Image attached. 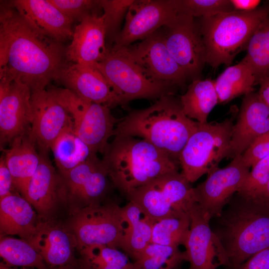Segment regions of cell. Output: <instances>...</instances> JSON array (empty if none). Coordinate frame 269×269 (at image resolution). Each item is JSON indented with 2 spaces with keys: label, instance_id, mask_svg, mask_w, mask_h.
<instances>
[{
  "label": "cell",
  "instance_id": "6da1fadb",
  "mask_svg": "<svg viewBox=\"0 0 269 269\" xmlns=\"http://www.w3.org/2000/svg\"><path fill=\"white\" fill-rule=\"evenodd\" d=\"M66 48L39 33L9 2L0 5V75L20 80L31 92L45 89L68 62Z\"/></svg>",
  "mask_w": 269,
  "mask_h": 269
},
{
  "label": "cell",
  "instance_id": "7a4b0ae2",
  "mask_svg": "<svg viewBox=\"0 0 269 269\" xmlns=\"http://www.w3.org/2000/svg\"><path fill=\"white\" fill-rule=\"evenodd\" d=\"M199 124L185 115L180 99L171 94L147 108L130 111L116 125L114 136L142 138L179 163L182 149Z\"/></svg>",
  "mask_w": 269,
  "mask_h": 269
},
{
  "label": "cell",
  "instance_id": "3957f363",
  "mask_svg": "<svg viewBox=\"0 0 269 269\" xmlns=\"http://www.w3.org/2000/svg\"><path fill=\"white\" fill-rule=\"evenodd\" d=\"M211 228L237 269L256 253L269 248V206L236 193Z\"/></svg>",
  "mask_w": 269,
  "mask_h": 269
},
{
  "label": "cell",
  "instance_id": "277c9868",
  "mask_svg": "<svg viewBox=\"0 0 269 269\" xmlns=\"http://www.w3.org/2000/svg\"><path fill=\"white\" fill-rule=\"evenodd\" d=\"M102 158L115 187L126 196L166 174L178 171L179 163L144 139L116 135Z\"/></svg>",
  "mask_w": 269,
  "mask_h": 269
},
{
  "label": "cell",
  "instance_id": "5b68a950",
  "mask_svg": "<svg viewBox=\"0 0 269 269\" xmlns=\"http://www.w3.org/2000/svg\"><path fill=\"white\" fill-rule=\"evenodd\" d=\"M269 15V3L251 11L234 10L197 22L206 51V63L214 68L230 66L236 55L246 50L261 22Z\"/></svg>",
  "mask_w": 269,
  "mask_h": 269
},
{
  "label": "cell",
  "instance_id": "8992f818",
  "mask_svg": "<svg viewBox=\"0 0 269 269\" xmlns=\"http://www.w3.org/2000/svg\"><path fill=\"white\" fill-rule=\"evenodd\" d=\"M126 197L153 223L166 218L190 216L197 203L193 187L179 171L161 176Z\"/></svg>",
  "mask_w": 269,
  "mask_h": 269
},
{
  "label": "cell",
  "instance_id": "52a82bcc",
  "mask_svg": "<svg viewBox=\"0 0 269 269\" xmlns=\"http://www.w3.org/2000/svg\"><path fill=\"white\" fill-rule=\"evenodd\" d=\"M234 124L232 117L199 124L179 157L181 173L190 183L218 168L221 161L229 157Z\"/></svg>",
  "mask_w": 269,
  "mask_h": 269
},
{
  "label": "cell",
  "instance_id": "ba28073f",
  "mask_svg": "<svg viewBox=\"0 0 269 269\" xmlns=\"http://www.w3.org/2000/svg\"><path fill=\"white\" fill-rule=\"evenodd\" d=\"M96 68L109 82L121 103L126 107L137 99H159L172 94L175 85L154 80L130 57L123 48H108Z\"/></svg>",
  "mask_w": 269,
  "mask_h": 269
},
{
  "label": "cell",
  "instance_id": "9c48e42d",
  "mask_svg": "<svg viewBox=\"0 0 269 269\" xmlns=\"http://www.w3.org/2000/svg\"><path fill=\"white\" fill-rule=\"evenodd\" d=\"M52 89L69 113L75 134L94 153L103 155L122 118H115L108 107L85 100L67 89Z\"/></svg>",
  "mask_w": 269,
  "mask_h": 269
},
{
  "label": "cell",
  "instance_id": "30bf717a",
  "mask_svg": "<svg viewBox=\"0 0 269 269\" xmlns=\"http://www.w3.org/2000/svg\"><path fill=\"white\" fill-rule=\"evenodd\" d=\"M125 227L122 207L115 202L81 209L74 213L69 225L79 251L96 245L121 249Z\"/></svg>",
  "mask_w": 269,
  "mask_h": 269
},
{
  "label": "cell",
  "instance_id": "8fae6325",
  "mask_svg": "<svg viewBox=\"0 0 269 269\" xmlns=\"http://www.w3.org/2000/svg\"><path fill=\"white\" fill-rule=\"evenodd\" d=\"M162 31L170 54L192 80L199 79L206 63V51L198 24L194 17L178 14Z\"/></svg>",
  "mask_w": 269,
  "mask_h": 269
},
{
  "label": "cell",
  "instance_id": "7c38bea8",
  "mask_svg": "<svg viewBox=\"0 0 269 269\" xmlns=\"http://www.w3.org/2000/svg\"><path fill=\"white\" fill-rule=\"evenodd\" d=\"M61 175L64 184L65 201L75 206L74 213L88 206L104 203L111 187L115 188L104 162L97 154Z\"/></svg>",
  "mask_w": 269,
  "mask_h": 269
},
{
  "label": "cell",
  "instance_id": "4fadbf2b",
  "mask_svg": "<svg viewBox=\"0 0 269 269\" xmlns=\"http://www.w3.org/2000/svg\"><path fill=\"white\" fill-rule=\"evenodd\" d=\"M177 14L175 0H134L127 11L122 30L110 48L118 49L143 40Z\"/></svg>",
  "mask_w": 269,
  "mask_h": 269
},
{
  "label": "cell",
  "instance_id": "5bb4252c",
  "mask_svg": "<svg viewBox=\"0 0 269 269\" xmlns=\"http://www.w3.org/2000/svg\"><path fill=\"white\" fill-rule=\"evenodd\" d=\"M250 169L244 163L242 154L238 155L226 167L212 171L205 180L193 187L197 203L210 219L221 215L239 191Z\"/></svg>",
  "mask_w": 269,
  "mask_h": 269
},
{
  "label": "cell",
  "instance_id": "9a60e30c",
  "mask_svg": "<svg viewBox=\"0 0 269 269\" xmlns=\"http://www.w3.org/2000/svg\"><path fill=\"white\" fill-rule=\"evenodd\" d=\"M31 90L20 80L0 75V149L31 126Z\"/></svg>",
  "mask_w": 269,
  "mask_h": 269
},
{
  "label": "cell",
  "instance_id": "2e32d148",
  "mask_svg": "<svg viewBox=\"0 0 269 269\" xmlns=\"http://www.w3.org/2000/svg\"><path fill=\"white\" fill-rule=\"evenodd\" d=\"M189 232L183 246L188 269H217L230 267L227 253L210 225L211 219L197 203L191 213Z\"/></svg>",
  "mask_w": 269,
  "mask_h": 269
},
{
  "label": "cell",
  "instance_id": "e0dca14e",
  "mask_svg": "<svg viewBox=\"0 0 269 269\" xmlns=\"http://www.w3.org/2000/svg\"><path fill=\"white\" fill-rule=\"evenodd\" d=\"M30 133L40 152L46 153L58 136L73 127L72 118L52 88L31 92Z\"/></svg>",
  "mask_w": 269,
  "mask_h": 269
},
{
  "label": "cell",
  "instance_id": "ac0fdd59",
  "mask_svg": "<svg viewBox=\"0 0 269 269\" xmlns=\"http://www.w3.org/2000/svg\"><path fill=\"white\" fill-rule=\"evenodd\" d=\"M122 48L151 78L175 86L184 85L187 77L169 52L162 32L157 30L140 42Z\"/></svg>",
  "mask_w": 269,
  "mask_h": 269
},
{
  "label": "cell",
  "instance_id": "d6986e66",
  "mask_svg": "<svg viewBox=\"0 0 269 269\" xmlns=\"http://www.w3.org/2000/svg\"><path fill=\"white\" fill-rule=\"evenodd\" d=\"M55 81L88 101L110 108L121 106L113 88L96 67L68 62Z\"/></svg>",
  "mask_w": 269,
  "mask_h": 269
},
{
  "label": "cell",
  "instance_id": "ffe728a7",
  "mask_svg": "<svg viewBox=\"0 0 269 269\" xmlns=\"http://www.w3.org/2000/svg\"><path fill=\"white\" fill-rule=\"evenodd\" d=\"M104 18L98 12L85 16L75 27L69 45L66 48L68 62L96 67L108 51Z\"/></svg>",
  "mask_w": 269,
  "mask_h": 269
},
{
  "label": "cell",
  "instance_id": "44dd1931",
  "mask_svg": "<svg viewBox=\"0 0 269 269\" xmlns=\"http://www.w3.org/2000/svg\"><path fill=\"white\" fill-rule=\"evenodd\" d=\"M269 132V107L254 91L243 98L234 124L229 157L242 154L258 137Z\"/></svg>",
  "mask_w": 269,
  "mask_h": 269
},
{
  "label": "cell",
  "instance_id": "7402d4cb",
  "mask_svg": "<svg viewBox=\"0 0 269 269\" xmlns=\"http://www.w3.org/2000/svg\"><path fill=\"white\" fill-rule=\"evenodd\" d=\"M40 160L23 196L41 217H50L58 203L65 201L62 177L55 170L46 153L40 152Z\"/></svg>",
  "mask_w": 269,
  "mask_h": 269
},
{
  "label": "cell",
  "instance_id": "603a6c76",
  "mask_svg": "<svg viewBox=\"0 0 269 269\" xmlns=\"http://www.w3.org/2000/svg\"><path fill=\"white\" fill-rule=\"evenodd\" d=\"M9 2L39 33L61 43L72 37L73 21L49 0H14Z\"/></svg>",
  "mask_w": 269,
  "mask_h": 269
},
{
  "label": "cell",
  "instance_id": "cb8c5ba5",
  "mask_svg": "<svg viewBox=\"0 0 269 269\" xmlns=\"http://www.w3.org/2000/svg\"><path fill=\"white\" fill-rule=\"evenodd\" d=\"M28 242L42 256L50 269L79 263L74 256L77 242L70 230L41 222L35 235Z\"/></svg>",
  "mask_w": 269,
  "mask_h": 269
},
{
  "label": "cell",
  "instance_id": "d4e9b609",
  "mask_svg": "<svg viewBox=\"0 0 269 269\" xmlns=\"http://www.w3.org/2000/svg\"><path fill=\"white\" fill-rule=\"evenodd\" d=\"M36 141L30 128L15 137L8 149H3L6 165L11 173L15 189L23 197L28 183L40 162Z\"/></svg>",
  "mask_w": 269,
  "mask_h": 269
},
{
  "label": "cell",
  "instance_id": "484cf974",
  "mask_svg": "<svg viewBox=\"0 0 269 269\" xmlns=\"http://www.w3.org/2000/svg\"><path fill=\"white\" fill-rule=\"evenodd\" d=\"M41 223L32 206L22 196L13 194L0 200L1 236L16 235L29 242Z\"/></svg>",
  "mask_w": 269,
  "mask_h": 269
},
{
  "label": "cell",
  "instance_id": "4316f807",
  "mask_svg": "<svg viewBox=\"0 0 269 269\" xmlns=\"http://www.w3.org/2000/svg\"><path fill=\"white\" fill-rule=\"evenodd\" d=\"M122 211L126 227L121 250L134 262L151 243L154 223L145 217L132 202L129 201L122 207Z\"/></svg>",
  "mask_w": 269,
  "mask_h": 269
},
{
  "label": "cell",
  "instance_id": "83f0119b",
  "mask_svg": "<svg viewBox=\"0 0 269 269\" xmlns=\"http://www.w3.org/2000/svg\"><path fill=\"white\" fill-rule=\"evenodd\" d=\"M179 99L185 115L200 124L208 122L209 114L219 103L214 81L211 79L192 80Z\"/></svg>",
  "mask_w": 269,
  "mask_h": 269
},
{
  "label": "cell",
  "instance_id": "f1b7e54d",
  "mask_svg": "<svg viewBox=\"0 0 269 269\" xmlns=\"http://www.w3.org/2000/svg\"><path fill=\"white\" fill-rule=\"evenodd\" d=\"M50 149L61 175L96 154L75 134L73 127L64 131L54 141Z\"/></svg>",
  "mask_w": 269,
  "mask_h": 269
},
{
  "label": "cell",
  "instance_id": "f546056e",
  "mask_svg": "<svg viewBox=\"0 0 269 269\" xmlns=\"http://www.w3.org/2000/svg\"><path fill=\"white\" fill-rule=\"evenodd\" d=\"M214 81L220 104L227 103L253 92L256 85L252 71L242 60L236 65L227 67Z\"/></svg>",
  "mask_w": 269,
  "mask_h": 269
},
{
  "label": "cell",
  "instance_id": "4dcf8cb0",
  "mask_svg": "<svg viewBox=\"0 0 269 269\" xmlns=\"http://www.w3.org/2000/svg\"><path fill=\"white\" fill-rule=\"evenodd\" d=\"M242 59L249 67L256 85L269 77V15L260 24L251 37Z\"/></svg>",
  "mask_w": 269,
  "mask_h": 269
},
{
  "label": "cell",
  "instance_id": "1f68e13d",
  "mask_svg": "<svg viewBox=\"0 0 269 269\" xmlns=\"http://www.w3.org/2000/svg\"><path fill=\"white\" fill-rule=\"evenodd\" d=\"M79 252V264L83 269H134L129 257L116 248L96 245Z\"/></svg>",
  "mask_w": 269,
  "mask_h": 269
},
{
  "label": "cell",
  "instance_id": "d6a6232c",
  "mask_svg": "<svg viewBox=\"0 0 269 269\" xmlns=\"http://www.w3.org/2000/svg\"><path fill=\"white\" fill-rule=\"evenodd\" d=\"M0 255L8 264L37 269H50L42 256L27 241L1 237Z\"/></svg>",
  "mask_w": 269,
  "mask_h": 269
},
{
  "label": "cell",
  "instance_id": "836d02e7",
  "mask_svg": "<svg viewBox=\"0 0 269 269\" xmlns=\"http://www.w3.org/2000/svg\"><path fill=\"white\" fill-rule=\"evenodd\" d=\"M186 261L178 247L150 243L134 262V269H177Z\"/></svg>",
  "mask_w": 269,
  "mask_h": 269
},
{
  "label": "cell",
  "instance_id": "e575fe53",
  "mask_svg": "<svg viewBox=\"0 0 269 269\" xmlns=\"http://www.w3.org/2000/svg\"><path fill=\"white\" fill-rule=\"evenodd\" d=\"M190 224V216L169 217L159 220L153 225L151 243L170 246L183 245Z\"/></svg>",
  "mask_w": 269,
  "mask_h": 269
},
{
  "label": "cell",
  "instance_id": "d590c367",
  "mask_svg": "<svg viewBox=\"0 0 269 269\" xmlns=\"http://www.w3.org/2000/svg\"><path fill=\"white\" fill-rule=\"evenodd\" d=\"M178 14L194 18L208 17L235 10L231 0H175Z\"/></svg>",
  "mask_w": 269,
  "mask_h": 269
},
{
  "label": "cell",
  "instance_id": "8d00e7d4",
  "mask_svg": "<svg viewBox=\"0 0 269 269\" xmlns=\"http://www.w3.org/2000/svg\"><path fill=\"white\" fill-rule=\"evenodd\" d=\"M103 10L106 38L111 41L110 48L114 38L119 32V28L123 18L134 0H100Z\"/></svg>",
  "mask_w": 269,
  "mask_h": 269
},
{
  "label": "cell",
  "instance_id": "74e56055",
  "mask_svg": "<svg viewBox=\"0 0 269 269\" xmlns=\"http://www.w3.org/2000/svg\"><path fill=\"white\" fill-rule=\"evenodd\" d=\"M247 177L237 193L244 196L253 197L269 180V155L257 162L252 167Z\"/></svg>",
  "mask_w": 269,
  "mask_h": 269
},
{
  "label": "cell",
  "instance_id": "f35d334b",
  "mask_svg": "<svg viewBox=\"0 0 269 269\" xmlns=\"http://www.w3.org/2000/svg\"><path fill=\"white\" fill-rule=\"evenodd\" d=\"M62 13L72 20L80 22L86 15L101 9L99 0H49Z\"/></svg>",
  "mask_w": 269,
  "mask_h": 269
},
{
  "label": "cell",
  "instance_id": "ab89813d",
  "mask_svg": "<svg viewBox=\"0 0 269 269\" xmlns=\"http://www.w3.org/2000/svg\"><path fill=\"white\" fill-rule=\"evenodd\" d=\"M269 155V132L256 139L242 154L245 165L251 168L257 162Z\"/></svg>",
  "mask_w": 269,
  "mask_h": 269
},
{
  "label": "cell",
  "instance_id": "60d3db41",
  "mask_svg": "<svg viewBox=\"0 0 269 269\" xmlns=\"http://www.w3.org/2000/svg\"><path fill=\"white\" fill-rule=\"evenodd\" d=\"M13 189L12 177L2 154L0 158V200L14 194Z\"/></svg>",
  "mask_w": 269,
  "mask_h": 269
},
{
  "label": "cell",
  "instance_id": "b9f144b4",
  "mask_svg": "<svg viewBox=\"0 0 269 269\" xmlns=\"http://www.w3.org/2000/svg\"><path fill=\"white\" fill-rule=\"evenodd\" d=\"M237 269H269V248L256 253Z\"/></svg>",
  "mask_w": 269,
  "mask_h": 269
},
{
  "label": "cell",
  "instance_id": "7bdbcfd3",
  "mask_svg": "<svg viewBox=\"0 0 269 269\" xmlns=\"http://www.w3.org/2000/svg\"><path fill=\"white\" fill-rule=\"evenodd\" d=\"M235 10L251 11L257 7L261 2L258 0H231Z\"/></svg>",
  "mask_w": 269,
  "mask_h": 269
},
{
  "label": "cell",
  "instance_id": "ee69618b",
  "mask_svg": "<svg viewBox=\"0 0 269 269\" xmlns=\"http://www.w3.org/2000/svg\"><path fill=\"white\" fill-rule=\"evenodd\" d=\"M258 93L262 100L269 107V77L262 80Z\"/></svg>",
  "mask_w": 269,
  "mask_h": 269
},
{
  "label": "cell",
  "instance_id": "f6af8a7d",
  "mask_svg": "<svg viewBox=\"0 0 269 269\" xmlns=\"http://www.w3.org/2000/svg\"><path fill=\"white\" fill-rule=\"evenodd\" d=\"M253 198L269 206V180L264 187Z\"/></svg>",
  "mask_w": 269,
  "mask_h": 269
},
{
  "label": "cell",
  "instance_id": "bcb514c9",
  "mask_svg": "<svg viewBox=\"0 0 269 269\" xmlns=\"http://www.w3.org/2000/svg\"><path fill=\"white\" fill-rule=\"evenodd\" d=\"M54 269H83L80 266L79 263L74 265H70L64 267L55 268Z\"/></svg>",
  "mask_w": 269,
  "mask_h": 269
},
{
  "label": "cell",
  "instance_id": "7dc6e473",
  "mask_svg": "<svg viewBox=\"0 0 269 269\" xmlns=\"http://www.w3.org/2000/svg\"><path fill=\"white\" fill-rule=\"evenodd\" d=\"M0 269H7L4 267H1Z\"/></svg>",
  "mask_w": 269,
  "mask_h": 269
},
{
  "label": "cell",
  "instance_id": "c3c4849f",
  "mask_svg": "<svg viewBox=\"0 0 269 269\" xmlns=\"http://www.w3.org/2000/svg\"></svg>",
  "mask_w": 269,
  "mask_h": 269
}]
</instances>
